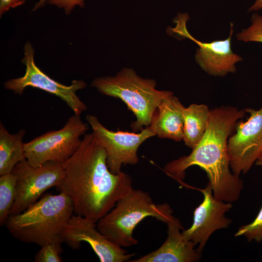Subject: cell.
Masks as SVG:
<instances>
[{
  "instance_id": "603a6c76",
  "label": "cell",
  "mask_w": 262,
  "mask_h": 262,
  "mask_svg": "<svg viewBox=\"0 0 262 262\" xmlns=\"http://www.w3.org/2000/svg\"><path fill=\"white\" fill-rule=\"evenodd\" d=\"M26 0H0V16L11 8L22 5Z\"/></svg>"
},
{
  "instance_id": "7402d4cb",
  "label": "cell",
  "mask_w": 262,
  "mask_h": 262,
  "mask_svg": "<svg viewBox=\"0 0 262 262\" xmlns=\"http://www.w3.org/2000/svg\"><path fill=\"white\" fill-rule=\"evenodd\" d=\"M85 0H48L47 3L63 8L66 15H70L74 8L78 5L81 8L85 5Z\"/></svg>"
},
{
  "instance_id": "ffe728a7",
  "label": "cell",
  "mask_w": 262,
  "mask_h": 262,
  "mask_svg": "<svg viewBox=\"0 0 262 262\" xmlns=\"http://www.w3.org/2000/svg\"><path fill=\"white\" fill-rule=\"evenodd\" d=\"M244 235L248 241L262 242V206L255 219L250 224L241 227L235 237Z\"/></svg>"
},
{
  "instance_id": "ac0fdd59",
  "label": "cell",
  "mask_w": 262,
  "mask_h": 262,
  "mask_svg": "<svg viewBox=\"0 0 262 262\" xmlns=\"http://www.w3.org/2000/svg\"><path fill=\"white\" fill-rule=\"evenodd\" d=\"M0 225L10 215L16 194V177L12 173L0 175Z\"/></svg>"
},
{
  "instance_id": "e0dca14e",
  "label": "cell",
  "mask_w": 262,
  "mask_h": 262,
  "mask_svg": "<svg viewBox=\"0 0 262 262\" xmlns=\"http://www.w3.org/2000/svg\"><path fill=\"white\" fill-rule=\"evenodd\" d=\"M210 110L205 104H192L183 110L184 119L182 140L194 148L202 138L207 128Z\"/></svg>"
},
{
  "instance_id": "5b68a950",
  "label": "cell",
  "mask_w": 262,
  "mask_h": 262,
  "mask_svg": "<svg viewBox=\"0 0 262 262\" xmlns=\"http://www.w3.org/2000/svg\"><path fill=\"white\" fill-rule=\"evenodd\" d=\"M101 94L118 98L135 116L131 127L135 132L150 124L153 114L163 100L173 92L156 89L153 79H144L132 68H123L115 76L96 78L91 83Z\"/></svg>"
},
{
  "instance_id": "2e32d148",
  "label": "cell",
  "mask_w": 262,
  "mask_h": 262,
  "mask_svg": "<svg viewBox=\"0 0 262 262\" xmlns=\"http://www.w3.org/2000/svg\"><path fill=\"white\" fill-rule=\"evenodd\" d=\"M26 131L10 133L0 123V175L11 173L16 164L25 158L23 138Z\"/></svg>"
},
{
  "instance_id": "9a60e30c",
  "label": "cell",
  "mask_w": 262,
  "mask_h": 262,
  "mask_svg": "<svg viewBox=\"0 0 262 262\" xmlns=\"http://www.w3.org/2000/svg\"><path fill=\"white\" fill-rule=\"evenodd\" d=\"M184 108L173 93L164 98L154 111L149 126L155 135L175 141L182 140Z\"/></svg>"
},
{
  "instance_id": "277c9868",
  "label": "cell",
  "mask_w": 262,
  "mask_h": 262,
  "mask_svg": "<svg viewBox=\"0 0 262 262\" xmlns=\"http://www.w3.org/2000/svg\"><path fill=\"white\" fill-rule=\"evenodd\" d=\"M173 212L169 204H156L148 192L132 188L96 223L97 227L113 243L130 247L138 244L133 232L144 219L152 217L166 223L174 217Z\"/></svg>"
},
{
  "instance_id": "52a82bcc",
  "label": "cell",
  "mask_w": 262,
  "mask_h": 262,
  "mask_svg": "<svg viewBox=\"0 0 262 262\" xmlns=\"http://www.w3.org/2000/svg\"><path fill=\"white\" fill-rule=\"evenodd\" d=\"M34 54L32 44L27 41L24 46V56L21 61L25 66V74L22 77L7 81L4 83L5 88L20 95L28 86L37 88L60 98L75 115H80L86 110L87 106L76 94L77 91L85 88L86 83L82 80H74L70 85H66L54 80L36 65Z\"/></svg>"
},
{
  "instance_id": "d4e9b609",
  "label": "cell",
  "mask_w": 262,
  "mask_h": 262,
  "mask_svg": "<svg viewBox=\"0 0 262 262\" xmlns=\"http://www.w3.org/2000/svg\"><path fill=\"white\" fill-rule=\"evenodd\" d=\"M47 1L48 0H39V1L35 4L34 7L32 9V11H35L39 8L45 6Z\"/></svg>"
},
{
  "instance_id": "ba28073f",
  "label": "cell",
  "mask_w": 262,
  "mask_h": 262,
  "mask_svg": "<svg viewBox=\"0 0 262 262\" xmlns=\"http://www.w3.org/2000/svg\"><path fill=\"white\" fill-rule=\"evenodd\" d=\"M12 173L16 177V194L10 215L23 212L47 190L58 187L65 176L62 164L50 162L34 167L26 159L16 164Z\"/></svg>"
},
{
  "instance_id": "3957f363",
  "label": "cell",
  "mask_w": 262,
  "mask_h": 262,
  "mask_svg": "<svg viewBox=\"0 0 262 262\" xmlns=\"http://www.w3.org/2000/svg\"><path fill=\"white\" fill-rule=\"evenodd\" d=\"M73 213L71 200L61 192L46 195L23 212L10 215L5 225L14 238L24 243L40 246L62 243L63 232Z\"/></svg>"
},
{
  "instance_id": "5bb4252c",
  "label": "cell",
  "mask_w": 262,
  "mask_h": 262,
  "mask_svg": "<svg viewBox=\"0 0 262 262\" xmlns=\"http://www.w3.org/2000/svg\"><path fill=\"white\" fill-rule=\"evenodd\" d=\"M167 237L157 249L131 262H194L198 261L201 253L194 249L193 243L183 236L180 220L174 216L166 223Z\"/></svg>"
},
{
  "instance_id": "8992f818",
  "label": "cell",
  "mask_w": 262,
  "mask_h": 262,
  "mask_svg": "<svg viewBox=\"0 0 262 262\" xmlns=\"http://www.w3.org/2000/svg\"><path fill=\"white\" fill-rule=\"evenodd\" d=\"M88 130L80 115L70 116L61 129L50 131L24 144L25 158L33 167L48 162L63 164L78 150Z\"/></svg>"
},
{
  "instance_id": "7c38bea8",
  "label": "cell",
  "mask_w": 262,
  "mask_h": 262,
  "mask_svg": "<svg viewBox=\"0 0 262 262\" xmlns=\"http://www.w3.org/2000/svg\"><path fill=\"white\" fill-rule=\"evenodd\" d=\"M62 242L72 249H78L82 242H87L101 262H124L134 255L110 241L98 230L96 222L75 214L64 229Z\"/></svg>"
},
{
  "instance_id": "44dd1931",
  "label": "cell",
  "mask_w": 262,
  "mask_h": 262,
  "mask_svg": "<svg viewBox=\"0 0 262 262\" xmlns=\"http://www.w3.org/2000/svg\"><path fill=\"white\" fill-rule=\"evenodd\" d=\"M61 243L54 242L45 244L41 246V248L34 257L36 262H61L62 252Z\"/></svg>"
},
{
  "instance_id": "9c48e42d",
  "label": "cell",
  "mask_w": 262,
  "mask_h": 262,
  "mask_svg": "<svg viewBox=\"0 0 262 262\" xmlns=\"http://www.w3.org/2000/svg\"><path fill=\"white\" fill-rule=\"evenodd\" d=\"M86 120L105 148L107 165L114 174L120 172L122 165L136 164L139 162L137 151L140 145L149 138L155 136L149 126L139 133L114 131L106 128L95 115H87Z\"/></svg>"
},
{
  "instance_id": "4fadbf2b",
  "label": "cell",
  "mask_w": 262,
  "mask_h": 262,
  "mask_svg": "<svg viewBox=\"0 0 262 262\" xmlns=\"http://www.w3.org/2000/svg\"><path fill=\"white\" fill-rule=\"evenodd\" d=\"M201 191L203 200L194 211L193 224L190 228L183 229L182 232L184 237L191 241L195 246L198 244L196 249L200 253L215 231L227 228L232 222L225 213L232 207L231 202L218 199L213 195L210 182Z\"/></svg>"
},
{
  "instance_id": "7a4b0ae2",
  "label": "cell",
  "mask_w": 262,
  "mask_h": 262,
  "mask_svg": "<svg viewBox=\"0 0 262 262\" xmlns=\"http://www.w3.org/2000/svg\"><path fill=\"white\" fill-rule=\"evenodd\" d=\"M245 114L244 110L228 106L210 110L208 126L199 142L189 155L166 164L164 172L182 182L185 170L192 165H197L206 172L215 198L229 202L237 201L243 183L239 176L232 174L229 170L227 145L229 136L234 131L237 120Z\"/></svg>"
},
{
  "instance_id": "d6986e66",
  "label": "cell",
  "mask_w": 262,
  "mask_h": 262,
  "mask_svg": "<svg viewBox=\"0 0 262 262\" xmlns=\"http://www.w3.org/2000/svg\"><path fill=\"white\" fill-rule=\"evenodd\" d=\"M250 20V25L236 34L237 39L244 42L262 43V16L254 12L251 16Z\"/></svg>"
},
{
  "instance_id": "8fae6325",
  "label": "cell",
  "mask_w": 262,
  "mask_h": 262,
  "mask_svg": "<svg viewBox=\"0 0 262 262\" xmlns=\"http://www.w3.org/2000/svg\"><path fill=\"white\" fill-rule=\"evenodd\" d=\"M188 19V14H179L175 19L176 26L171 29L179 36L189 38L197 44L198 48L195 54V60L201 69L215 76L222 77L228 73L235 72V64L243 61V58L231 48L233 23H230V33L227 39L202 42L195 38L187 31L186 23Z\"/></svg>"
},
{
  "instance_id": "30bf717a",
  "label": "cell",
  "mask_w": 262,
  "mask_h": 262,
  "mask_svg": "<svg viewBox=\"0 0 262 262\" xmlns=\"http://www.w3.org/2000/svg\"><path fill=\"white\" fill-rule=\"evenodd\" d=\"M250 114L246 121H238L236 133L228 140L229 165L234 174L246 173L262 150V107L244 109Z\"/></svg>"
},
{
  "instance_id": "484cf974",
  "label": "cell",
  "mask_w": 262,
  "mask_h": 262,
  "mask_svg": "<svg viewBox=\"0 0 262 262\" xmlns=\"http://www.w3.org/2000/svg\"><path fill=\"white\" fill-rule=\"evenodd\" d=\"M255 164L258 166H262V150L255 162Z\"/></svg>"
},
{
  "instance_id": "6da1fadb",
  "label": "cell",
  "mask_w": 262,
  "mask_h": 262,
  "mask_svg": "<svg viewBox=\"0 0 262 262\" xmlns=\"http://www.w3.org/2000/svg\"><path fill=\"white\" fill-rule=\"evenodd\" d=\"M62 165L65 176L58 188L71 200L75 214L96 223L132 188L129 174L110 170L106 150L93 132L84 135L78 150Z\"/></svg>"
},
{
  "instance_id": "cb8c5ba5",
  "label": "cell",
  "mask_w": 262,
  "mask_h": 262,
  "mask_svg": "<svg viewBox=\"0 0 262 262\" xmlns=\"http://www.w3.org/2000/svg\"><path fill=\"white\" fill-rule=\"evenodd\" d=\"M262 9V0H255L250 6L248 12H255Z\"/></svg>"
}]
</instances>
